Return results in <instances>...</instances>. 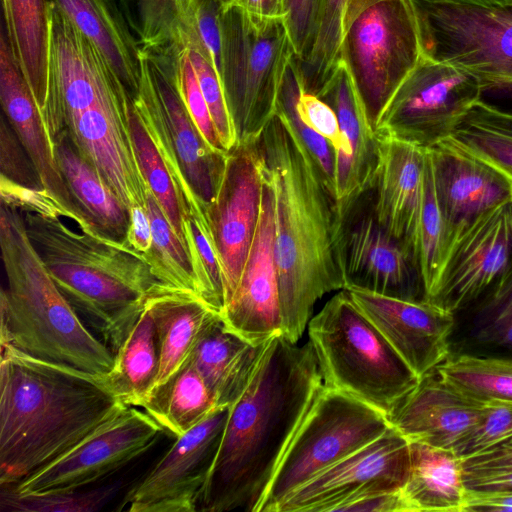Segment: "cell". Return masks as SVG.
Segmentation results:
<instances>
[{"mask_svg":"<svg viewBox=\"0 0 512 512\" xmlns=\"http://www.w3.org/2000/svg\"><path fill=\"white\" fill-rule=\"evenodd\" d=\"M323 387L311 342L283 335L266 345L243 393L229 407L202 512H257L271 479Z\"/></svg>","mask_w":512,"mask_h":512,"instance_id":"1","label":"cell"},{"mask_svg":"<svg viewBox=\"0 0 512 512\" xmlns=\"http://www.w3.org/2000/svg\"><path fill=\"white\" fill-rule=\"evenodd\" d=\"M274 197V252L282 335L297 343L314 304L344 289L334 252L337 201L318 165L278 112L255 142Z\"/></svg>","mask_w":512,"mask_h":512,"instance_id":"2","label":"cell"},{"mask_svg":"<svg viewBox=\"0 0 512 512\" xmlns=\"http://www.w3.org/2000/svg\"><path fill=\"white\" fill-rule=\"evenodd\" d=\"M0 345V484L12 487L128 406L104 377Z\"/></svg>","mask_w":512,"mask_h":512,"instance_id":"3","label":"cell"},{"mask_svg":"<svg viewBox=\"0 0 512 512\" xmlns=\"http://www.w3.org/2000/svg\"><path fill=\"white\" fill-rule=\"evenodd\" d=\"M28 236L51 278L114 353L160 283L124 241L80 233L59 216L23 212Z\"/></svg>","mask_w":512,"mask_h":512,"instance_id":"4","label":"cell"},{"mask_svg":"<svg viewBox=\"0 0 512 512\" xmlns=\"http://www.w3.org/2000/svg\"><path fill=\"white\" fill-rule=\"evenodd\" d=\"M21 211L1 203L0 247L7 278L1 289L0 343L45 361L105 377L114 353L80 320L31 242Z\"/></svg>","mask_w":512,"mask_h":512,"instance_id":"5","label":"cell"},{"mask_svg":"<svg viewBox=\"0 0 512 512\" xmlns=\"http://www.w3.org/2000/svg\"><path fill=\"white\" fill-rule=\"evenodd\" d=\"M308 332L324 386L387 417L420 380L346 289L309 321Z\"/></svg>","mask_w":512,"mask_h":512,"instance_id":"6","label":"cell"},{"mask_svg":"<svg viewBox=\"0 0 512 512\" xmlns=\"http://www.w3.org/2000/svg\"><path fill=\"white\" fill-rule=\"evenodd\" d=\"M221 27L220 80L237 143H254L276 114L295 52L283 17L255 16L231 3L222 10Z\"/></svg>","mask_w":512,"mask_h":512,"instance_id":"7","label":"cell"},{"mask_svg":"<svg viewBox=\"0 0 512 512\" xmlns=\"http://www.w3.org/2000/svg\"><path fill=\"white\" fill-rule=\"evenodd\" d=\"M414 1L425 54L473 74L481 100L512 108V5Z\"/></svg>","mask_w":512,"mask_h":512,"instance_id":"8","label":"cell"},{"mask_svg":"<svg viewBox=\"0 0 512 512\" xmlns=\"http://www.w3.org/2000/svg\"><path fill=\"white\" fill-rule=\"evenodd\" d=\"M391 424L369 404L323 387L289 443L257 512H275L312 477L381 436Z\"/></svg>","mask_w":512,"mask_h":512,"instance_id":"9","label":"cell"},{"mask_svg":"<svg viewBox=\"0 0 512 512\" xmlns=\"http://www.w3.org/2000/svg\"><path fill=\"white\" fill-rule=\"evenodd\" d=\"M424 54L414 0H377L348 27L340 63L349 71L373 124Z\"/></svg>","mask_w":512,"mask_h":512,"instance_id":"10","label":"cell"},{"mask_svg":"<svg viewBox=\"0 0 512 512\" xmlns=\"http://www.w3.org/2000/svg\"><path fill=\"white\" fill-rule=\"evenodd\" d=\"M481 99L473 74L424 54L378 113L374 130L379 139L430 149L450 138Z\"/></svg>","mask_w":512,"mask_h":512,"instance_id":"11","label":"cell"},{"mask_svg":"<svg viewBox=\"0 0 512 512\" xmlns=\"http://www.w3.org/2000/svg\"><path fill=\"white\" fill-rule=\"evenodd\" d=\"M334 252L344 289L411 301L426 300L413 255L377 218L373 185L337 202Z\"/></svg>","mask_w":512,"mask_h":512,"instance_id":"12","label":"cell"},{"mask_svg":"<svg viewBox=\"0 0 512 512\" xmlns=\"http://www.w3.org/2000/svg\"><path fill=\"white\" fill-rule=\"evenodd\" d=\"M130 93L98 48L51 0L49 96L43 118L51 139L76 115Z\"/></svg>","mask_w":512,"mask_h":512,"instance_id":"13","label":"cell"},{"mask_svg":"<svg viewBox=\"0 0 512 512\" xmlns=\"http://www.w3.org/2000/svg\"><path fill=\"white\" fill-rule=\"evenodd\" d=\"M163 430L147 412L126 407L59 458L16 485L3 488L23 495L81 489L146 452Z\"/></svg>","mask_w":512,"mask_h":512,"instance_id":"14","label":"cell"},{"mask_svg":"<svg viewBox=\"0 0 512 512\" xmlns=\"http://www.w3.org/2000/svg\"><path fill=\"white\" fill-rule=\"evenodd\" d=\"M409 473L410 442L391 425L292 491L275 512H337L358 498L402 489Z\"/></svg>","mask_w":512,"mask_h":512,"instance_id":"15","label":"cell"},{"mask_svg":"<svg viewBox=\"0 0 512 512\" xmlns=\"http://www.w3.org/2000/svg\"><path fill=\"white\" fill-rule=\"evenodd\" d=\"M263 185L255 142L237 143L227 152L217 192L204 207L222 270L224 307L237 288L249 254L259 220Z\"/></svg>","mask_w":512,"mask_h":512,"instance_id":"16","label":"cell"},{"mask_svg":"<svg viewBox=\"0 0 512 512\" xmlns=\"http://www.w3.org/2000/svg\"><path fill=\"white\" fill-rule=\"evenodd\" d=\"M229 407H216L176 441L129 492L130 512H196L214 465Z\"/></svg>","mask_w":512,"mask_h":512,"instance_id":"17","label":"cell"},{"mask_svg":"<svg viewBox=\"0 0 512 512\" xmlns=\"http://www.w3.org/2000/svg\"><path fill=\"white\" fill-rule=\"evenodd\" d=\"M512 263V200L473 222L453 243L429 302L455 313L480 299Z\"/></svg>","mask_w":512,"mask_h":512,"instance_id":"18","label":"cell"},{"mask_svg":"<svg viewBox=\"0 0 512 512\" xmlns=\"http://www.w3.org/2000/svg\"><path fill=\"white\" fill-rule=\"evenodd\" d=\"M220 315L228 329L253 344H265L282 335L274 252V197L265 178L259 220L249 254L237 288Z\"/></svg>","mask_w":512,"mask_h":512,"instance_id":"19","label":"cell"},{"mask_svg":"<svg viewBox=\"0 0 512 512\" xmlns=\"http://www.w3.org/2000/svg\"><path fill=\"white\" fill-rule=\"evenodd\" d=\"M427 151L445 225L444 263L453 243L473 222L512 200V183L451 138Z\"/></svg>","mask_w":512,"mask_h":512,"instance_id":"20","label":"cell"},{"mask_svg":"<svg viewBox=\"0 0 512 512\" xmlns=\"http://www.w3.org/2000/svg\"><path fill=\"white\" fill-rule=\"evenodd\" d=\"M361 311L419 377L447 360L454 314L429 302L346 289Z\"/></svg>","mask_w":512,"mask_h":512,"instance_id":"21","label":"cell"},{"mask_svg":"<svg viewBox=\"0 0 512 512\" xmlns=\"http://www.w3.org/2000/svg\"><path fill=\"white\" fill-rule=\"evenodd\" d=\"M0 100L8 122L30 156L45 192L81 231L105 236L75 204L58 168L53 142L32 91L0 30Z\"/></svg>","mask_w":512,"mask_h":512,"instance_id":"22","label":"cell"},{"mask_svg":"<svg viewBox=\"0 0 512 512\" xmlns=\"http://www.w3.org/2000/svg\"><path fill=\"white\" fill-rule=\"evenodd\" d=\"M129 98L130 95L123 102L93 106L76 115L64 128L128 211L133 206H146L148 189L130 140L126 118Z\"/></svg>","mask_w":512,"mask_h":512,"instance_id":"23","label":"cell"},{"mask_svg":"<svg viewBox=\"0 0 512 512\" xmlns=\"http://www.w3.org/2000/svg\"><path fill=\"white\" fill-rule=\"evenodd\" d=\"M485 404L462 393L435 369L420 378L388 420L410 443L453 449L477 423Z\"/></svg>","mask_w":512,"mask_h":512,"instance_id":"24","label":"cell"},{"mask_svg":"<svg viewBox=\"0 0 512 512\" xmlns=\"http://www.w3.org/2000/svg\"><path fill=\"white\" fill-rule=\"evenodd\" d=\"M140 63L184 175L205 207L217 192L227 153L212 149L194 124L175 87L173 63L156 60L141 50Z\"/></svg>","mask_w":512,"mask_h":512,"instance_id":"25","label":"cell"},{"mask_svg":"<svg viewBox=\"0 0 512 512\" xmlns=\"http://www.w3.org/2000/svg\"><path fill=\"white\" fill-rule=\"evenodd\" d=\"M316 96L335 111L343 138V147L335 153V197L340 202L373 185L379 139L353 79L342 63Z\"/></svg>","mask_w":512,"mask_h":512,"instance_id":"26","label":"cell"},{"mask_svg":"<svg viewBox=\"0 0 512 512\" xmlns=\"http://www.w3.org/2000/svg\"><path fill=\"white\" fill-rule=\"evenodd\" d=\"M425 162V149L379 139V161L373 181L375 212L381 225L411 252L415 261Z\"/></svg>","mask_w":512,"mask_h":512,"instance_id":"27","label":"cell"},{"mask_svg":"<svg viewBox=\"0 0 512 512\" xmlns=\"http://www.w3.org/2000/svg\"><path fill=\"white\" fill-rule=\"evenodd\" d=\"M145 304L154 321L159 352L151 396L186 364L203 328L217 312L195 291L161 283L147 295Z\"/></svg>","mask_w":512,"mask_h":512,"instance_id":"28","label":"cell"},{"mask_svg":"<svg viewBox=\"0 0 512 512\" xmlns=\"http://www.w3.org/2000/svg\"><path fill=\"white\" fill-rule=\"evenodd\" d=\"M267 343H250L228 329L219 313L207 322L189 360L213 394L217 407H230L243 393Z\"/></svg>","mask_w":512,"mask_h":512,"instance_id":"29","label":"cell"},{"mask_svg":"<svg viewBox=\"0 0 512 512\" xmlns=\"http://www.w3.org/2000/svg\"><path fill=\"white\" fill-rule=\"evenodd\" d=\"M98 48L128 92L136 95L140 46L116 0H52Z\"/></svg>","mask_w":512,"mask_h":512,"instance_id":"30","label":"cell"},{"mask_svg":"<svg viewBox=\"0 0 512 512\" xmlns=\"http://www.w3.org/2000/svg\"><path fill=\"white\" fill-rule=\"evenodd\" d=\"M58 168L78 208L107 237L123 241L129 211L66 129L52 137Z\"/></svg>","mask_w":512,"mask_h":512,"instance_id":"31","label":"cell"},{"mask_svg":"<svg viewBox=\"0 0 512 512\" xmlns=\"http://www.w3.org/2000/svg\"><path fill=\"white\" fill-rule=\"evenodd\" d=\"M51 0H2V24L11 52L42 115L49 96Z\"/></svg>","mask_w":512,"mask_h":512,"instance_id":"32","label":"cell"},{"mask_svg":"<svg viewBox=\"0 0 512 512\" xmlns=\"http://www.w3.org/2000/svg\"><path fill=\"white\" fill-rule=\"evenodd\" d=\"M408 512H464L462 459L453 449L410 443V473L402 488Z\"/></svg>","mask_w":512,"mask_h":512,"instance_id":"33","label":"cell"},{"mask_svg":"<svg viewBox=\"0 0 512 512\" xmlns=\"http://www.w3.org/2000/svg\"><path fill=\"white\" fill-rule=\"evenodd\" d=\"M158 369L156 329L145 304L129 333L114 352L112 369L104 379L124 405L142 408L150 396Z\"/></svg>","mask_w":512,"mask_h":512,"instance_id":"34","label":"cell"},{"mask_svg":"<svg viewBox=\"0 0 512 512\" xmlns=\"http://www.w3.org/2000/svg\"><path fill=\"white\" fill-rule=\"evenodd\" d=\"M126 118L140 173L174 231L185 244L184 224L189 209L174 175L130 96ZM186 246V244H185Z\"/></svg>","mask_w":512,"mask_h":512,"instance_id":"35","label":"cell"},{"mask_svg":"<svg viewBox=\"0 0 512 512\" xmlns=\"http://www.w3.org/2000/svg\"><path fill=\"white\" fill-rule=\"evenodd\" d=\"M216 407L213 394L190 360L142 406L175 438L198 425Z\"/></svg>","mask_w":512,"mask_h":512,"instance_id":"36","label":"cell"},{"mask_svg":"<svg viewBox=\"0 0 512 512\" xmlns=\"http://www.w3.org/2000/svg\"><path fill=\"white\" fill-rule=\"evenodd\" d=\"M377 0H322L312 46L299 61L304 88L317 95L340 64L344 35L356 17Z\"/></svg>","mask_w":512,"mask_h":512,"instance_id":"37","label":"cell"},{"mask_svg":"<svg viewBox=\"0 0 512 512\" xmlns=\"http://www.w3.org/2000/svg\"><path fill=\"white\" fill-rule=\"evenodd\" d=\"M450 138L512 183V110L479 100Z\"/></svg>","mask_w":512,"mask_h":512,"instance_id":"38","label":"cell"},{"mask_svg":"<svg viewBox=\"0 0 512 512\" xmlns=\"http://www.w3.org/2000/svg\"><path fill=\"white\" fill-rule=\"evenodd\" d=\"M436 370L462 393L482 403L512 404V360L460 355Z\"/></svg>","mask_w":512,"mask_h":512,"instance_id":"39","label":"cell"},{"mask_svg":"<svg viewBox=\"0 0 512 512\" xmlns=\"http://www.w3.org/2000/svg\"><path fill=\"white\" fill-rule=\"evenodd\" d=\"M146 208L151 224L152 245L143 257L153 275L161 284L196 292V281L188 249L149 189L146 192Z\"/></svg>","mask_w":512,"mask_h":512,"instance_id":"40","label":"cell"},{"mask_svg":"<svg viewBox=\"0 0 512 512\" xmlns=\"http://www.w3.org/2000/svg\"><path fill=\"white\" fill-rule=\"evenodd\" d=\"M184 237L194 271L196 292L211 309L221 314L224 308L223 275L202 206L189 207Z\"/></svg>","mask_w":512,"mask_h":512,"instance_id":"41","label":"cell"},{"mask_svg":"<svg viewBox=\"0 0 512 512\" xmlns=\"http://www.w3.org/2000/svg\"><path fill=\"white\" fill-rule=\"evenodd\" d=\"M119 4L142 51L185 49L178 43L177 0H120Z\"/></svg>","mask_w":512,"mask_h":512,"instance_id":"42","label":"cell"},{"mask_svg":"<svg viewBox=\"0 0 512 512\" xmlns=\"http://www.w3.org/2000/svg\"><path fill=\"white\" fill-rule=\"evenodd\" d=\"M444 253L445 225L437 201L431 162L426 149L423 203L415 251L426 299L440 274Z\"/></svg>","mask_w":512,"mask_h":512,"instance_id":"43","label":"cell"},{"mask_svg":"<svg viewBox=\"0 0 512 512\" xmlns=\"http://www.w3.org/2000/svg\"><path fill=\"white\" fill-rule=\"evenodd\" d=\"M179 12L178 43L200 52L220 78L222 57L220 0H177Z\"/></svg>","mask_w":512,"mask_h":512,"instance_id":"44","label":"cell"},{"mask_svg":"<svg viewBox=\"0 0 512 512\" xmlns=\"http://www.w3.org/2000/svg\"><path fill=\"white\" fill-rule=\"evenodd\" d=\"M116 482L90 490L18 494L10 488L1 492V510L9 512H92L100 510L120 489Z\"/></svg>","mask_w":512,"mask_h":512,"instance_id":"45","label":"cell"},{"mask_svg":"<svg viewBox=\"0 0 512 512\" xmlns=\"http://www.w3.org/2000/svg\"><path fill=\"white\" fill-rule=\"evenodd\" d=\"M472 335L481 343L512 348V263L481 297Z\"/></svg>","mask_w":512,"mask_h":512,"instance_id":"46","label":"cell"},{"mask_svg":"<svg viewBox=\"0 0 512 512\" xmlns=\"http://www.w3.org/2000/svg\"><path fill=\"white\" fill-rule=\"evenodd\" d=\"M187 52L221 146L228 152L237 144V135L219 75L200 52L193 49H187Z\"/></svg>","mask_w":512,"mask_h":512,"instance_id":"47","label":"cell"},{"mask_svg":"<svg viewBox=\"0 0 512 512\" xmlns=\"http://www.w3.org/2000/svg\"><path fill=\"white\" fill-rule=\"evenodd\" d=\"M172 77L186 110L206 142L212 149L225 152L219 141L187 49H183L176 57L172 65Z\"/></svg>","mask_w":512,"mask_h":512,"instance_id":"48","label":"cell"},{"mask_svg":"<svg viewBox=\"0 0 512 512\" xmlns=\"http://www.w3.org/2000/svg\"><path fill=\"white\" fill-rule=\"evenodd\" d=\"M512 438V404L486 403L477 423L453 448L465 459Z\"/></svg>","mask_w":512,"mask_h":512,"instance_id":"49","label":"cell"},{"mask_svg":"<svg viewBox=\"0 0 512 512\" xmlns=\"http://www.w3.org/2000/svg\"><path fill=\"white\" fill-rule=\"evenodd\" d=\"M293 108L298 119L329 142L335 153L343 147L335 111L324 100L305 90L300 68L294 85Z\"/></svg>","mask_w":512,"mask_h":512,"instance_id":"50","label":"cell"},{"mask_svg":"<svg viewBox=\"0 0 512 512\" xmlns=\"http://www.w3.org/2000/svg\"><path fill=\"white\" fill-rule=\"evenodd\" d=\"M1 179L28 189L44 190L38 172L5 115L0 120Z\"/></svg>","mask_w":512,"mask_h":512,"instance_id":"51","label":"cell"},{"mask_svg":"<svg viewBox=\"0 0 512 512\" xmlns=\"http://www.w3.org/2000/svg\"><path fill=\"white\" fill-rule=\"evenodd\" d=\"M283 18L299 61L310 51L322 0H282Z\"/></svg>","mask_w":512,"mask_h":512,"instance_id":"52","label":"cell"},{"mask_svg":"<svg viewBox=\"0 0 512 512\" xmlns=\"http://www.w3.org/2000/svg\"><path fill=\"white\" fill-rule=\"evenodd\" d=\"M462 471L465 485L481 478L512 473V438L462 459Z\"/></svg>","mask_w":512,"mask_h":512,"instance_id":"53","label":"cell"},{"mask_svg":"<svg viewBox=\"0 0 512 512\" xmlns=\"http://www.w3.org/2000/svg\"><path fill=\"white\" fill-rule=\"evenodd\" d=\"M408 512L402 489L376 492L350 501L337 512Z\"/></svg>","mask_w":512,"mask_h":512,"instance_id":"54","label":"cell"},{"mask_svg":"<svg viewBox=\"0 0 512 512\" xmlns=\"http://www.w3.org/2000/svg\"><path fill=\"white\" fill-rule=\"evenodd\" d=\"M123 241L142 256L150 251L152 231L146 206L129 209V225Z\"/></svg>","mask_w":512,"mask_h":512,"instance_id":"55","label":"cell"},{"mask_svg":"<svg viewBox=\"0 0 512 512\" xmlns=\"http://www.w3.org/2000/svg\"><path fill=\"white\" fill-rule=\"evenodd\" d=\"M511 511L512 491H468L464 512Z\"/></svg>","mask_w":512,"mask_h":512,"instance_id":"56","label":"cell"},{"mask_svg":"<svg viewBox=\"0 0 512 512\" xmlns=\"http://www.w3.org/2000/svg\"><path fill=\"white\" fill-rule=\"evenodd\" d=\"M232 3H236L255 16L263 18L283 17L282 0H234Z\"/></svg>","mask_w":512,"mask_h":512,"instance_id":"57","label":"cell"},{"mask_svg":"<svg viewBox=\"0 0 512 512\" xmlns=\"http://www.w3.org/2000/svg\"><path fill=\"white\" fill-rule=\"evenodd\" d=\"M468 491H512V473L481 478L467 483Z\"/></svg>","mask_w":512,"mask_h":512,"instance_id":"58","label":"cell"},{"mask_svg":"<svg viewBox=\"0 0 512 512\" xmlns=\"http://www.w3.org/2000/svg\"><path fill=\"white\" fill-rule=\"evenodd\" d=\"M442 1L460 3V4H468V5H476V6H486V7L512 5V0H442Z\"/></svg>","mask_w":512,"mask_h":512,"instance_id":"59","label":"cell"},{"mask_svg":"<svg viewBox=\"0 0 512 512\" xmlns=\"http://www.w3.org/2000/svg\"><path fill=\"white\" fill-rule=\"evenodd\" d=\"M234 0H220V2L222 3V5L225 7L229 4H231Z\"/></svg>","mask_w":512,"mask_h":512,"instance_id":"60","label":"cell"}]
</instances>
